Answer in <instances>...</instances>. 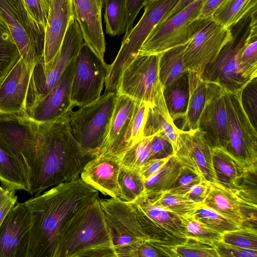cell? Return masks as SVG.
I'll list each match as a JSON object with an SVG mask.
<instances>
[{"mask_svg": "<svg viewBox=\"0 0 257 257\" xmlns=\"http://www.w3.org/2000/svg\"><path fill=\"white\" fill-rule=\"evenodd\" d=\"M80 177L26 201L31 216L24 257H54L60 233L81 208L99 197Z\"/></svg>", "mask_w": 257, "mask_h": 257, "instance_id": "cell-1", "label": "cell"}, {"mask_svg": "<svg viewBox=\"0 0 257 257\" xmlns=\"http://www.w3.org/2000/svg\"><path fill=\"white\" fill-rule=\"evenodd\" d=\"M68 113L51 121L39 123L37 151L30 182V194L80 177L87 163L86 154L73 137ZM95 158V157H94Z\"/></svg>", "mask_w": 257, "mask_h": 257, "instance_id": "cell-2", "label": "cell"}, {"mask_svg": "<svg viewBox=\"0 0 257 257\" xmlns=\"http://www.w3.org/2000/svg\"><path fill=\"white\" fill-rule=\"evenodd\" d=\"M116 257L100 197L79 209L59 235L54 257Z\"/></svg>", "mask_w": 257, "mask_h": 257, "instance_id": "cell-3", "label": "cell"}, {"mask_svg": "<svg viewBox=\"0 0 257 257\" xmlns=\"http://www.w3.org/2000/svg\"><path fill=\"white\" fill-rule=\"evenodd\" d=\"M115 92H104L94 102L68 113L70 131L83 151L95 157L106 138L116 103Z\"/></svg>", "mask_w": 257, "mask_h": 257, "instance_id": "cell-4", "label": "cell"}, {"mask_svg": "<svg viewBox=\"0 0 257 257\" xmlns=\"http://www.w3.org/2000/svg\"><path fill=\"white\" fill-rule=\"evenodd\" d=\"M180 0H146L144 13L137 24L125 33L114 61L109 65L105 92H116L123 70L139 53L154 28L161 23Z\"/></svg>", "mask_w": 257, "mask_h": 257, "instance_id": "cell-5", "label": "cell"}, {"mask_svg": "<svg viewBox=\"0 0 257 257\" xmlns=\"http://www.w3.org/2000/svg\"><path fill=\"white\" fill-rule=\"evenodd\" d=\"M84 44L81 30L74 15L61 47L52 61L45 66L39 61L31 71L26 99L25 114L53 87Z\"/></svg>", "mask_w": 257, "mask_h": 257, "instance_id": "cell-6", "label": "cell"}, {"mask_svg": "<svg viewBox=\"0 0 257 257\" xmlns=\"http://www.w3.org/2000/svg\"><path fill=\"white\" fill-rule=\"evenodd\" d=\"M255 11L257 9L230 28L231 39L201 74L204 80L217 84L225 92L237 93L250 82L241 74L238 62L241 49L250 33L251 16Z\"/></svg>", "mask_w": 257, "mask_h": 257, "instance_id": "cell-7", "label": "cell"}, {"mask_svg": "<svg viewBox=\"0 0 257 257\" xmlns=\"http://www.w3.org/2000/svg\"><path fill=\"white\" fill-rule=\"evenodd\" d=\"M0 19L32 71L38 62L43 60L45 28L31 16L22 0H0Z\"/></svg>", "mask_w": 257, "mask_h": 257, "instance_id": "cell-8", "label": "cell"}, {"mask_svg": "<svg viewBox=\"0 0 257 257\" xmlns=\"http://www.w3.org/2000/svg\"><path fill=\"white\" fill-rule=\"evenodd\" d=\"M112 237L116 257H138L142 245L150 240L130 202L100 198Z\"/></svg>", "mask_w": 257, "mask_h": 257, "instance_id": "cell-9", "label": "cell"}, {"mask_svg": "<svg viewBox=\"0 0 257 257\" xmlns=\"http://www.w3.org/2000/svg\"><path fill=\"white\" fill-rule=\"evenodd\" d=\"M205 1H195L167 21L155 27L143 43L138 54L159 55L188 43L210 20L199 19Z\"/></svg>", "mask_w": 257, "mask_h": 257, "instance_id": "cell-10", "label": "cell"}, {"mask_svg": "<svg viewBox=\"0 0 257 257\" xmlns=\"http://www.w3.org/2000/svg\"><path fill=\"white\" fill-rule=\"evenodd\" d=\"M241 92L224 93L228 128L222 150L245 169L257 165V132L242 107Z\"/></svg>", "mask_w": 257, "mask_h": 257, "instance_id": "cell-11", "label": "cell"}, {"mask_svg": "<svg viewBox=\"0 0 257 257\" xmlns=\"http://www.w3.org/2000/svg\"><path fill=\"white\" fill-rule=\"evenodd\" d=\"M38 127L39 123L25 115L0 114V145L17 161L29 187Z\"/></svg>", "mask_w": 257, "mask_h": 257, "instance_id": "cell-12", "label": "cell"}, {"mask_svg": "<svg viewBox=\"0 0 257 257\" xmlns=\"http://www.w3.org/2000/svg\"><path fill=\"white\" fill-rule=\"evenodd\" d=\"M109 65L97 56L85 43L76 58L71 89V101L75 106H83L101 96Z\"/></svg>", "mask_w": 257, "mask_h": 257, "instance_id": "cell-13", "label": "cell"}, {"mask_svg": "<svg viewBox=\"0 0 257 257\" xmlns=\"http://www.w3.org/2000/svg\"><path fill=\"white\" fill-rule=\"evenodd\" d=\"M159 55L138 54L123 70L116 94L153 104L162 91L159 77Z\"/></svg>", "mask_w": 257, "mask_h": 257, "instance_id": "cell-14", "label": "cell"}, {"mask_svg": "<svg viewBox=\"0 0 257 257\" xmlns=\"http://www.w3.org/2000/svg\"><path fill=\"white\" fill-rule=\"evenodd\" d=\"M230 28H225L210 19L189 42L184 61L187 71L202 74L231 39Z\"/></svg>", "mask_w": 257, "mask_h": 257, "instance_id": "cell-15", "label": "cell"}, {"mask_svg": "<svg viewBox=\"0 0 257 257\" xmlns=\"http://www.w3.org/2000/svg\"><path fill=\"white\" fill-rule=\"evenodd\" d=\"M76 57L68 65L53 87L25 116L38 123H45L72 110L74 106L71 101V89Z\"/></svg>", "mask_w": 257, "mask_h": 257, "instance_id": "cell-16", "label": "cell"}, {"mask_svg": "<svg viewBox=\"0 0 257 257\" xmlns=\"http://www.w3.org/2000/svg\"><path fill=\"white\" fill-rule=\"evenodd\" d=\"M176 156L184 166L202 175L211 184L216 183L212 148L199 128L182 131L179 136Z\"/></svg>", "mask_w": 257, "mask_h": 257, "instance_id": "cell-17", "label": "cell"}, {"mask_svg": "<svg viewBox=\"0 0 257 257\" xmlns=\"http://www.w3.org/2000/svg\"><path fill=\"white\" fill-rule=\"evenodd\" d=\"M202 204L242 226L256 227L257 204L247 202L221 185L211 184Z\"/></svg>", "mask_w": 257, "mask_h": 257, "instance_id": "cell-18", "label": "cell"}, {"mask_svg": "<svg viewBox=\"0 0 257 257\" xmlns=\"http://www.w3.org/2000/svg\"><path fill=\"white\" fill-rule=\"evenodd\" d=\"M31 224L29 211L24 202H17L0 227V257H24Z\"/></svg>", "mask_w": 257, "mask_h": 257, "instance_id": "cell-19", "label": "cell"}, {"mask_svg": "<svg viewBox=\"0 0 257 257\" xmlns=\"http://www.w3.org/2000/svg\"><path fill=\"white\" fill-rule=\"evenodd\" d=\"M31 73L20 57L0 83V114L25 115Z\"/></svg>", "mask_w": 257, "mask_h": 257, "instance_id": "cell-20", "label": "cell"}, {"mask_svg": "<svg viewBox=\"0 0 257 257\" xmlns=\"http://www.w3.org/2000/svg\"><path fill=\"white\" fill-rule=\"evenodd\" d=\"M136 100L117 94L112 116L98 156L120 159L126 151L125 138Z\"/></svg>", "mask_w": 257, "mask_h": 257, "instance_id": "cell-21", "label": "cell"}, {"mask_svg": "<svg viewBox=\"0 0 257 257\" xmlns=\"http://www.w3.org/2000/svg\"><path fill=\"white\" fill-rule=\"evenodd\" d=\"M74 17L85 44L103 60L106 42L102 30V0H73Z\"/></svg>", "mask_w": 257, "mask_h": 257, "instance_id": "cell-22", "label": "cell"}, {"mask_svg": "<svg viewBox=\"0 0 257 257\" xmlns=\"http://www.w3.org/2000/svg\"><path fill=\"white\" fill-rule=\"evenodd\" d=\"M120 167V159L97 156L87 163L80 177L104 195L120 199L118 181Z\"/></svg>", "mask_w": 257, "mask_h": 257, "instance_id": "cell-23", "label": "cell"}, {"mask_svg": "<svg viewBox=\"0 0 257 257\" xmlns=\"http://www.w3.org/2000/svg\"><path fill=\"white\" fill-rule=\"evenodd\" d=\"M74 15L73 0H52L45 31L43 60L39 61L43 66L56 56Z\"/></svg>", "mask_w": 257, "mask_h": 257, "instance_id": "cell-24", "label": "cell"}, {"mask_svg": "<svg viewBox=\"0 0 257 257\" xmlns=\"http://www.w3.org/2000/svg\"><path fill=\"white\" fill-rule=\"evenodd\" d=\"M189 96L187 110L182 118V131L198 128L201 114L206 104L215 96L224 91L217 84L204 80L201 74L188 71Z\"/></svg>", "mask_w": 257, "mask_h": 257, "instance_id": "cell-25", "label": "cell"}, {"mask_svg": "<svg viewBox=\"0 0 257 257\" xmlns=\"http://www.w3.org/2000/svg\"><path fill=\"white\" fill-rule=\"evenodd\" d=\"M225 91L214 97L203 109L198 128L204 133L211 148L224 150L228 135V113Z\"/></svg>", "mask_w": 257, "mask_h": 257, "instance_id": "cell-26", "label": "cell"}, {"mask_svg": "<svg viewBox=\"0 0 257 257\" xmlns=\"http://www.w3.org/2000/svg\"><path fill=\"white\" fill-rule=\"evenodd\" d=\"M181 131L175 125L169 113L162 90L153 104L150 106L144 137L160 133L170 142L175 154L178 149L179 136Z\"/></svg>", "mask_w": 257, "mask_h": 257, "instance_id": "cell-27", "label": "cell"}, {"mask_svg": "<svg viewBox=\"0 0 257 257\" xmlns=\"http://www.w3.org/2000/svg\"><path fill=\"white\" fill-rule=\"evenodd\" d=\"M131 202L161 227L179 237L186 238L183 219L156 203L150 195L144 192Z\"/></svg>", "mask_w": 257, "mask_h": 257, "instance_id": "cell-28", "label": "cell"}, {"mask_svg": "<svg viewBox=\"0 0 257 257\" xmlns=\"http://www.w3.org/2000/svg\"><path fill=\"white\" fill-rule=\"evenodd\" d=\"M188 43L173 47L159 54V77L163 89L187 73L184 55Z\"/></svg>", "mask_w": 257, "mask_h": 257, "instance_id": "cell-29", "label": "cell"}, {"mask_svg": "<svg viewBox=\"0 0 257 257\" xmlns=\"http://www.w3.org/2000/svg\"><path fill=\"white\" fill-rule=\"evenodd\" d=\"M212 163L216 184L235 191L238 179L244 169L224 151L212 148Z\"/></svg>", "mask_w": 257, "mask_h": 257, "instance_id": "cell-30", "label": "cell"}, {"mask_svg": "<svg viewBox=\"0 0 257 257\" xmlns=\"http://www.w3.org/2000/svg\"><path fill=\"white\" fill-rule=\"evenodd\" d=\"M163 94L169 113L174 121L185 114L189 96L188 72L168 86Z\"/></svg>", "mask_w": 257, "mask_h": 257, "instance_id": "cell-31", "label": "cell"}, {"mask_svg": "<svg viewBox=\"0 0 257 257\" xmlns=\"http://www.w3.org/2000/svg\"><path fill=\"white\" fill-rule=\"evenodd\" d=\"M256 9L257 0H227L213 13L212 19L229 29Z\"/></svg>", "mask_w": 257, "mask_h": 257, "instance_id": "cell-32", "label": "cell"}, {"mask_svg": "<svg viewBox=\"0 0 257 257\" xmlns=\"http://www.w3.org/2000/svg\"><path fill=\"white\" fill-rule=\"evenodd\" d=\"M183 165L175 155L145 182V192H166L178 177Z\"/></svg>", "mask_w": 257, "mask_h": 257, "instance_id": "cell-33", "label": "cell"}, {"mask_svg": "<svg viewBox=\"0 0 257 257\" xmlns=\"http://www.w3.org/2000/svg\"><path fill=\"white\" fill-rule=\"evenodd\" d=\"M0 182L2 186L29 193L30 187L17 161L0 145Z\"/></svg>", "mask_w": 257, "mask_h": 257, "instance_id": "cell-34", "label": "cell"}, {"mask_svg": "<svg viewBox=\"0 0 257 257\" xmlns=\"http://www.w3.org/2000/svg\"><path fill=\"white\" fill-rule=\"evenodd\" d=\"M238 67L247 81L257 77V11L252 14L250 33L241 49Z\"/></svg>", "mask_w": 257, "mask_h": 257, "instance_id": "cell-35", "label": "cell"}, {"mask_svg": "<svg viewBox=\"0 0 257 257\" xmlns=\"http://www.w3.org/2000/svg\"><path fill=\"white\" fill-rule=\"evenodd\" d=\"M105 32L111 36L125 33V0H102Z\"/></svg>", "mask_w": 257, "mask_h": 257, "instance_id": "cell-36", "label": "cell"}, {"mask_svg": "<svg viewBox=\"0 0 257 257\" xmlns=\"http://www.w3.org/2000/svg\"><path fill=\"white\" fill-rule=\"evenodd\" d=\"M190 216L221 234L242 227L214 209L202 204L199 205Z\"/></svg>", "mask_w": 257, "mask_h": 257, "instance_id": "cell-37", "label": "cell"}, {"mask_svg": "<svg viewBox=\"0 0 257 257\" xmlns=\"http://www.w3.org/2000/svg\"><path fill=\"white\" fill-rule=\"evenodd\" d=\"M145 193L150 195L156 203L182 218L191 215L200 205L192 201L186 195L172 194L168 192Z\"/></svg>", "mask_w": 257, "mask_h": 257, "instance_id": "cell-38", "label": "cell"}, {"mask_svg": "<svg viewBox=\"0 0 257 257\" xmlns=\"http://www.w3.org/2000/svg\"><path fill=\"white\" fill-rule=\"evenodd\" d=\"M20 57L7 25L0 19V83Z\"/></svg>", "mask_w": 257, "mask_h": 257, "instance_id": "cell-39", "label": "cell"}, {"mask_svg": "<svg viewBox=\"0 0 257 257\" xmlns=\"http://www.w3.org/2000/svg\"><path fill=\"white\" fill-rule=\"evenodd\" d=\"M118 181L122 200L133 202L145 192V181L138 170L121 166Z\"/></svg>", "mask_w": 257, "mask_h": 257, "instance_id": "cell-40", "label": "cell"}, {"mask_svg": "<svg viewBox=\"0 0 257 257\" xmlns=\"http://www.w3.org/2000/svg\"><path fill=\"white\" fill-rule=\"evenodd\" d=\"M150 105L148 102L136 100L125 138L126 150L144 138V130Z\"/></svg>", "mask_w": 257, "mask_h": 257, "instance_id": "cell-41", "label": "cell"}, {"mask_svg": "<svg viewBox=\"0 0 257 257\" xmlns=\"http://www.w3.org/2000/svg\"><path fill=\"white\" fill-rule=\"evenodd\" d=\"M175 257H218L213 244L191 237L175 245H167Z\"/></svg>", "mask_w": 257, "mask_h": 257, "instance_id": "cell-42", "label": "cell"}, {"mask_svg": "<svg viewBox=\"0 0 257 257\" xmlns=\"http://www.w3.org/2000/svg\"><path fill=\"white\" fill-rule=\"evenodd\" d=\"M154 135L144 138L128 149L120 158L121 166L138 171L150 160L151 143Z\"/></svg>", "mask_w": 257, "mask_h": 257, "instance_id": "cell-43", "label": "cell"}, {"mask_svg": "<svg viewBox=\"0 0 257 257\" xmlns=\"http://www.w3.org/2000/svg\"><path fill=\"white\" fill-rule=\"evenodd\" d=\"M221 241L238 247L257 250V230L253 226H242L221 234Z\"/></svg>", "mask_w": 257, "mask_h": 257, "instance_id": "cell-44", "label": "cell"}, {"mask_svg": "<svg viewBox=\"0 0 257 257\" xmlns=\"http://www.w3.org/2000/svg\"><path fill=\"white\" fill-rule=\"evenodd\" d=\"M257 165L245 169L238 179L234 192L242 199L257 204L256 191Z\"/></svg>", "mask_w": 257, "mask_h": 257, "instance_id": "cell-45", "label": "cell"}, {"mask_svg": "<svg viewBox=\"0 0 257 257\" xmlns=\"http://www.w3.org/2000/svg\"><path fill=\"white\" fill-rule=\"evenodd\" d=\"M182 219L186 229V237L193 238L211 244L221 241V233L208 228L191 216Z\"/></svg>", "mask_w": 257, "mask_h": 257, "instance_id": "cell-46", "label": "cell"}, {"mask_svg": "<svg viewBox=\"0 0 257 257\" xmlns=\"http://www.w3.org/2000/svg\"><path fill=\"white\" fill-rule=\"evenodd\" d=\"M203 181L206 180L202 175L183 165L176 180L166 192L186 195L194 185Z\"/></svg>", "mask_w": 257, "mask_h": 257, "instance_id": "cell-47", "label": "cell"}, {"mask_svg": "<svg viewBox=\"0 0 257 257\" xmlns=\"http://www.w3.org/2000/svg\"><path fill=\"white\" fill-rule=\"evenodd\" d=\"M242 107L252 125L256 129L257 80L252 79L241 92Z\"/></svg>", "mask_w": 257, "mask_h": 257, "instance_id": "cell-48", "label": "cell"}, {"mask_svg": "<svg viewBox=\"0 0 257 257\" xmlns=\"http://www.w3.org/2000/svg\"><path fill=\"white\" fill-rule=\"evenodd\" d=\"M31 16L45 29L52 0H22Z\"/></svg>", "mask_w": 257, "mask_h": 257, "instance_id": "cell-49", "label": "cell"}, {"mask_svg": "<svg viewBox=\"0 0 257 257\" xmlns=\"http://www.w3.org/2000/svg\"><path fill=\"white\" fill-rule=\"evenodd\" d=\"M175 155L172 145L162 134H155L152 141L150 160L170 158Z\"/></svg>", "mask_w": 257, "mask_h": 257, "instance_id": "cell-50", "label": "cell"}, {"mask_svg": "<svg viewBox=\"0 0 257 257\" xmlns=\"http://www.w3.org/2000/svg\"><path fill=\"white\" fill-rule=\"evenodd\" d=\"M213 245L218 257H256L257 250L244 248L227 244L221 241Z\"/></svg>", "mask_w": 257, "mask_h": 257, "instance_id": "cell-51", "label": "cell"}, {"mask_svg": "<svg viewBox=\"0 0 257 257\" xmlns=\"http://www.w3.org/2000/svg\"><path fill=\"white\" fill-rule=\"evenodd\" d=\"M16 191L3 186L0 190V227L9 211L17 202Z\"/></svg>", "mask_w": 257, "mask_h": 257, "instance_id": "cell-52", "label": "cell"}, {"mask_svg": "<svg viewBox=\"0 0 257 257\" xmlns=\"http://www.w3.org/2000/svg\"><path fill=\"white\" fill-rule=\"evenodd\" d=\"M146 2V0H125V33L128 32L133 28L134 20L141 9L144 6Z\"/></svg>", "mask_w": 257, "mask_h": 257, "instance_id": "cell-53", "label": "cell"}, {"mask_svg": "<svg viewBox=\"0 0 257 257\" xmlns=\"http://www.w3.org/2000/svg\"><path fill=\"white\" fill-rule=\"evenodd\" d=\"M210 185L209 182L203 181L194 185L186 195L195 203L202 204L208 194Z\"/></svg>", "mask_w": 257, "mask_h": 257, "instance_id": "cell-54", "label": "cell"}, {"mask_svg": "<svg viewBox=\"0 0 257 257\" xmlns=\"http://www.w3.org/2000/svg\"><path fill=\"white\" fill-rule=\"evenodd\" d=\"M169 158L162 159H153L148 161L138 170L139 173L145 181L154 174L163 166Z\"/></svg>", "mask_w": 257, "mask_h": 257, "instance_id": "cell-55", "label": "cell"}, {"mask_svg": "<svg viewBox=\"0 0 257 257\" xmlns=\"http://www.w3.org/2000/svg\"><path fill=\"white\" fill-rule=\"evenodd\" d=\"M227 0H205L200 11L199 19H211L215 11Z\"/></svg>", "mask_w": 257, "mask_h": 257, "instance_id": "cell-56", "label": "cell"}, {"mask_svg": "<svg viewBox=\"0 0 257 257\" xmlns=\"http://www.w3.org/2000/svg\"><path fill=\"white\" fill-rule=\"evenodd\" d=\"M197 0H180L173 9L168 14L164 19L156 26H158L164 22L167 21L169 19L174 16L179 12L186 8L191 4Z\"/></svg>", "mask_w": 257, "mask_h": 257, "instance_id": "cell-57", "label": "cell"}, {"mask_svg": "<svg viewBox=\"0 0 257 257\" xmlns=\"http://www.w3.org/2000/svg\"><path fill=\"white\" fill-rule=\"evenodd\" d=\"M2 186H0V190H1V189L2 188Z\"/></svg>", "mask_w": 257, "mask_h": 257, "instance_id": "cell-58", "label": "cell"}]
</instances>
